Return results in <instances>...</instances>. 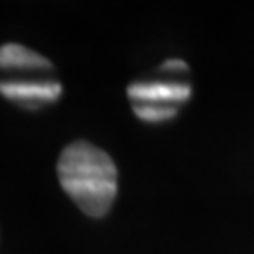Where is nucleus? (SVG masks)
I'll return each mask as SVG.
<instances>
[{
    "mask_svg": "<svg viewBox=\"0 0 254 254\" xmlns=\"http://www.w3.org/2000/svg\"><path fill=\"white\" fill-rule=\"evenodd\" d=\"M57 173L64 192L85 215H108L117 198V166L104 149L83 139L73 141L59 156Z\"/></svg>",
    "mask_w": 254,
    "mask_h": 254,
    "instance_id": "1",
    "label": "nucleus"
},
{
    "mask_svg": "<svg viewBox=\"0 0 254 254\" xmlns=\"http://www.w3.org/2000/svg\"><path fill=\"white\" fill-rule=\"evenodd\" d=\"M53 73V72H51ZM51 73L0 77V94L25 109H40L61 98L63 87Z\"/></svg>",
    "mask_w": 254,
    "mask_h": 254,
    "instance_id": "3",
    "label": "nucleus"
},
{
    "mask_svg": "<svg viewBox=\"0 0 254 254\" xmlns=\"http://www.w3.org/2000/svg\"><path fill=\"white\" fill-rule=\"evenodd\" d=\"M42 72H53V64L46 57L19 44H4L0 47V77Z\"/></svg>",
    "mask_w": 254,
    "mask_h": 254,
    "instance_id": "4",
    "label": "nucleus"
},
{
    "mask_svg": "<svg viewBox=\"0 0 254 254\" xmlns=\"http://www.w3.org/2000/svg\"><path fill=\"white\" fill-rule=\"evenodd\" d=\"M164 77L134 81L128 85V100L137 117L145 123H164L177 117L181 108L190 100L192 85L179 73H189V66L179 59L166 61Z\"/></svg>",
    "mask_w": 254,
    "mask_h": 254,
    "instance_id": "2",
    "label": "nucleus"
}]
</instances>
